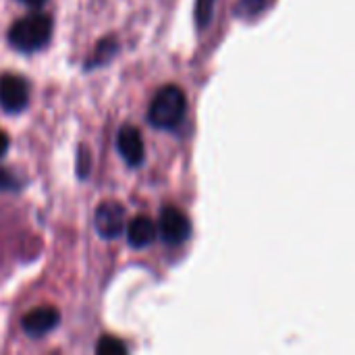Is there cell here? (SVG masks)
Here are the masks:
<instances>
[{"mask_svg": "<svg viewBox=\"0 0 355 355\" xmlns=\"http://www.w3.org/2000/svg\"><path fill=\"white\" fill-rule=\"evenodd\" d=\"M94 223H96V231L104 239H116L123 233L125 223H127L125 208L116 202H104L98 206Z\"/></svg>", "mask_w": 355, "mask_h": 355, "instance_id": "5b68a950", "label": "cell"}, {"mask_svg": "<svg viewBox=\"0 0 355 355\" xmlns=\"http://www.w3.org/2000/svg\"><path fill=\"white\" fill-rule=\"evenodd\" d=\"M154 237H156V225L148 216H135L127 227L129 245L135 250L148 248L154 241Z\"/></svg>", "mask_w": 355, "mask_h": 355, "instance_id": "ba28073f", "label": "cell"}, {"mask_svg": "<svg viewBox=\"0 0 355 355\" xmlns=\"http://www.w3.org/2000/svg\"><path fill=\"white\" fill-rule=\"evenodd\" d=\"M96 352L102 355H116V354H127V345L121 339L114 337H104L100 339V343L96 345Z\"/></svg>", "mask_w": 355, "mask_h": 355, "instance_id": "9c48e42d", "label": "cell"}, {"mask_svg": "<svg viewBox=\"0 0 355 355\" xmlns=\"http://www.w3.org/2000/svg\"><path fill=\"white\" fill-rule=\"evenodd\" d=\"M52 35V19L44 12H31L12 23L8 31V42L12 48L21 52H37L42 50Z\"/></svg>", "mask_w": 355, "mask_h": 355, "instance_id": "6da1fadb", "label": "cell"}, {"mask_svg": "<svg viewBox=\"0 0 355 355\" xmlns=\"http://www.w3.org/2000/svg\"><path fill=\"white\" fill-rule=\"evenodd\" d=\"M60 322V314L58 310L50 308V306H44V308H35L31 310L25 318H23V331L29 335V337H44L48 335L50 331H54Z\"/></svg>", "mask_w": 355, "mask_h": 355, "instance_id": "8992f818", "label": "cell"}, {"mask_svg": "<svg viewBox=\"0 0 355 355\" xmlns=\"http://www.w3.org/2000/svg\"><path fill=\"white\" fill-rule=\"evenodd\" d=\"M158 231H160L162 239L168 245H181L191 235V223H189V218L181 210H177V208H164L160 212Z\"/></svg>", "mask_w": 355, "mask_h": 355, "instance_id": "3957f363", "label": "cell"}, {"mask_svg": "<svg viewBox=\"0 0 355 355\" xmlns=\"http://www.w3.org/2000/svg\"><path fill=\"white\" fill-rule=\"evenodd\" d=\"M19 2H23V4H27V6H42L46 0H19Z\"/></svg>", "mask_w": 355, "mask_h": 355, "instance_id": "7c38bea8", "label": "cell"}, {"mask_svg": "<svg viewBox=\"0 0 355 355\" xmlns=\"http://www.w3.org/2000/svg\"><path fill=\"white\" fill-rule=\"evenodd\" d=\"M212 12H214V0H198L196 19H198V25H200V27H206V25L210 23Z\"/></svg>", "mask_w": 355, "mask_h": 355, "instance_id": "30bf717a", "label": "cell"}, {"mask_svg": "<svg viewBox=\"0 0 355 355\" xmlns=\"http://www.w3.org/2000/svg\"><path fill=\"white\" fill-rule=\"evenodd\" d=\"M116 148L129 166H139L144 162V139L135 127H123L116 135Z\"/></svg>", "mask_w": 355, "mask_h": 355, "instance_id": "52a82bcc", "label": "cell"}, {"mask_svg": "<svg viewBox=\"0 0 355 355\" xmlns=\"http://www.w3.org/2000/svg\"><path fill=\"white\" fill-rule=\"evenodd\" d=\"M185 110H187V98L183 89L177 85H164L158 89V94L150 104L148 121L156 129H175L181 125Z\"/></svg>", "mask_w": 355, "mask_h": 355, "instance_id": "7a4b0ae2", "label": "cell"}, {"mask_svg": "<svg viewBox=\"0 0 355 355\" xmlns=\"http://www.w3.org/2000/svg\"><path fill=\"white\" fill-rule=\"evenodd\" d=\"M29 102V85L19 75H2L0 77V106L15 114L21 112Z\"/></svg>", "mask_w": 355, "mask_h": 355, "instance_id": "277c9868", "label": "cell"}, {"mask_svg": "<svg viewBox=\"0 0 355 355\" xmlns=\"http://www.w3.org/2000/svg\"><path fill=\"white\" fill-rule=\"evenodd\" d=\"M6 150H8V135L4 131H0V158L6 154Z\"/></svg>", "mask_w": 355, "mask_h": 355, "instance_id": "8fae6325", "label": "cell"}]
</instances>
